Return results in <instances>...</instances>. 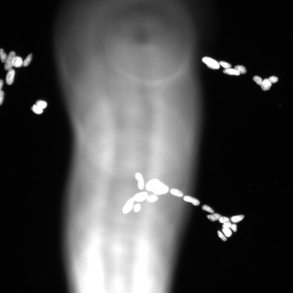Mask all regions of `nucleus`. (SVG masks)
Masks as SVG:
<instances>
[{
  "label": "nucleus",
  "instance_id": "nucleus-1",
  "mask_svg": "<svg viewBox=\"0 0 293 293\" xmlns=\"http://www.w3.org/2000/svg\"><path fill=\"white\" fill-rule=\"evenodd\" d=\"M146 188L147 191H153L156 195L166 194L169 190L167 186L156 179L149 181L146 184Z\"/></svg>",
  "mask_w": 293,
  "mask_h": 293
},
{
  "label": "nucleus",
  "instance_id": "nucleus-2",
  "mask_svg": "<svg viewBox=\"0 0 293 293\" xmlns=\"http://www.w3.org/2000/svg\"><path fill=\"white\" fill-rule=\"evenodd\" d=\"M202 61L210 68L217 69L220 68V64L219 63L210 57H204L202 59Z\"/></svg>",
  "mask_w": 293,
  "mask_h": 293
},
{
  "label": "nucleus",
  "instance_id": "nucleus-3",
  "mask_svg": "<svg viewBox=\"0 0 293 293\" xmlns=\"http://www.w3.org/2000/svg\"><path fill=\"white\" fill-rule=\"evenodd\" d=\"M16 56V53L14 51H11L8 55L5 62V70L9 71L12 69V61L13 58Z\"/></svg>",
  "mask_w": 293,
  "mask_h": 293
},
{
  "label": "nucleus",
  "instance_id": "nucleus-4",
  "mask_svg": "<svg viewBox=\"0 0 293 293\" xmlns=\"http://www.w3.org/2000/svg\"><path fill=\"white\" fill-rule=\"evenodd\" d=\"M8 71L6 78V81L8 85H10L13 83L14 81L15 71L13 69H11Z\"/></svg>",
  "mask_w": 293,
  "mask_h": 293
},
{
  "label": "nucleus",
  "instance_id": "nucleus-5",
  "mask_svg": "<svg viewBox=\"0 0 293 293\" xmlns=\"http://www.w3.org/2000/svg\"><path fill=\"white\" fill-rule=\"evenodd\" d=\"M134 200L133 198H130L127 201L123 207L122 211L124 214H127L133 208Z\"/></svg>",
  "mask_w": 293,
  "mask_h": 293
},
{
  "label": "nucleus",
  "instance_id": "nucleus-6",
  "mask_svg": "<svg viewBox=\"0 0 293 293\" xmlns=\"http://www.w3.org/2000/svg\"><path fill=\"white\" fill-rule=\"evenodd\" d=\"M148 195V194L146 192H140L135 195L133 198L135 202H141L147 198Z\"/></svg>",
  "mask_w": 293,
  "mask_h": 293
},
{
  "label": "nucleus",
  "instance_id": "nucleus-7",
  "mask_svg": "<svg viewBox=\"0 0 293 293\" xmlns=\"http://www.w3.org/2000/svg\"><path fill=\"white\" fill-rule=\"evenodd\" d=\"M24 61L19 56H15L12 61V66L16 68H19L23 66Z\"/></svg>",
  "mask_w": 293,
  "mask_h": 293
},
{
  "label": "nucleus",
  "instance_id": "nucleus-8",
  "mask_svg": "<svg viewBox=\"0 0 293 293\" xmlns=\"http://www.w3.org/2000/svg\"><path fill=\"white\" fill-rule=\"evenodd\" d=\"M135 179L138 182V187L140 190H142L144 188V183L142 175L139 173H136L135 175Z\"/></svg>",
  "mask_w": 293,
  "mask_h": 293
},
{
  "label": "nucleus",
  "instance_id": "nucleus-9",
  "mask_svg": "<svg viewBox=\"0 0 293 293\" xmlns=\"http://www.w3.org/2000/svg\"><path fill=\"white\" fill-rule=\"evenodd\" d=\"M260 86L263 91H267L269 90L270 88L272 86V84L269 82V79L266 78L262 81Z\"/></svg>",
  "mask_w": 293,
  "mask_h": 293
},
{
  "label": "nucleus",
  "instance_id": "nucleus-10",
  "mask_svg": "<svg viewBox=\"0 0 293 293\" xmlns=\"http://www.w3.org/2000/svg\"><path fill=\"white\" fill-rule=\"evenodd\" d=\"M183 200L185 202L192 203L195 206H198L200 205V202L197 199L189 196H185L184 197Z\"/></svg>",
  "mask_w": 293,
  "mask_h": 293
},
{
  "label": "nucleus",
  "instance_id": "nucleus-11",
  "mask_svg": "<svg viewBox=\"0 0 293 293\" xmlns=\"http://www.w3.org/2000/svg\"><path fill=\"white\" fill-rule=\"evenodd\" d=\"M224 73L229 75H235L238 76L240 75V72L237 71L235 69H231V68L226 69L223 71Z\"/></svg>",
  "mask_w": 293,
  "mask_h": 293
},
{
  "label": "nucleus",
  "instance_id": "nucleus-12",
  "mask_svg": "<svg viewBox=\"0 0 293 293\" xmlns=\"http://www.w3.org/2000/svg\"><path fill=\"white\" fill-rule=\"evenodd\" d=\"M207 217L210 221H214L219 220L222 216L219 214L215 213L212 215H208L207 216Z\"/></svg>",
  "mask_w": 293,
  "mask_h": 293
},
{
  "label": "nucleus",
  "instance_id": "nucleus-13",
  "mask_svg": "<svg viewBox=\"0 0 293 293\" xmlns=\"http://www.w3.org/2000/svg\"><path fill=\"white\" fill-rule=\"evenodd\" d=\"M170 192L172 194L176 197H181L183 196V193L177 189H172L170 190Z\"/></svg>",
  "mask_w": 293,
  "mask_h": 293
},
{
  "label": "nucleus",
  "instance_id": "nucleus-14",
  "mask_svg": "<svg viewBox=\"0 0 293 293\" xmlns=\"http://www.w3.org/2000/svg\"><path fill=\"white\" fill-rule=\"evenodd\" d=\"M244 216L243 215H239L233 216L231 219V221L234 223L239 222L244 219Z\"/></svg>",
  "mask_w": 293,
  "mask_h": 293
},
{
  "label": "nucleus",
  "instance_id": "nucleus-15",
  "mask_svg": "<svg viewBox=\"0 0 293 293\" xmlns=\"http://www.w3.org/2000/svg\"><path fill=\"white\" fill-rule=\"evenodd\" d=\"M32 109L34 113L37 114H41L43 112V109L39 108L36 104L33 105L32 107Z\"/></svg>",
  "mask_w": 293,
  "mask_h": 293
},
{
  "label": "nucleus",
  "instance_id": "nucleus-16",
  "mask_svg": "<svg viewBox=\"0 0 293 293\" xmlns=\"http://www.w3.org/2000/svg\"><path fill=\"white\" fill-rule=\"evenodd\" d=\"M32 54L30 53L28 55L24 61L23 66L27 67L28 66L31 62L32 59Z\"/></svg>",
  "mask_w": 293,
  "mask_h": 293
},
{
  "label": "nucleus",
  "instance_id": "nucleus-17",
  "mask_svg": "<svg viewBox=\"0 0 293 293\" xmlns=\"http://www.w3.org/2000/svg\"><path fill=\"white\" fill-rule=\"evenodd\" d=\"M235 69L240 73V74H245L246 72L245 68L244 66H237L235 67Z\"/></svg>",
  "mask_w": 293,
  "mask_h": 293
},
{
  "label": "nucleus",
  "instance_id": "nucleus-18",
  "mask_svg": "<svg viewBox=\"0 0 293 293\" xmlns=\"http://www.w3.org/2000/svg\"><path fill=\"white\" fill-rule=\"evenodd\" d=\"M0 55L1 62L3 63H5L7 58V56L6 53L4 51L3 49H1L0 51Z\"/></svg>",
  "mask_w": 293,
  "mask_h": 293
},
{
  "label": "nucleus",
  "instance_id": "nucleus-19",
  "mask_svg": "<svg viewBox=\"0 0 293 293\" xmlns=\"http://www.w3.org/2000/svg\"><path fill=\"white\" fill-rule=\"evenodd\" d=\"M36 105L38 106L42 109L45 108L47 107V104L46 102L45 101H38L36 102Z\"/></svg>",
  "mask_w": 293,
  "mask_h": 293
},
{
  "label": "nucleus",
  "instance_id": "nucleus-20",
  "mask_svg": "<svg viewBox=\"0 0 293 293\" xmlns=\"http://www.w3.org/2000/svg\"><path fill=\"white\" fill-rule=\"evenodd\" d=\"M158 197L155 195H153L147 197V200L150 202H153L157 200Z\"/></svg>",
  "mask_w": 293,
  "mask_h": 293
},
{
  "label": "nucleus",
  "instance_id": "nucleus-21",
  "mask_svg": "<svg viewBox=\"0 0 293 293\" xmlns=\"http://www.w3.org/2000/svg\"><path fill=\"white\" fill-rule=\"evenodd\" d=\"M202 209L205 211H207L211 213H213L214 212V211L209 206L206 205H204L202 207Z\"/></svg>",
  "mask_w": 293,
  "mask_h": 293
},
{
  "label": "nucleus",
  "instance_id": "nucleus-22",
  "mask_svg": "<svg viewBox=\"0 0 293 293\" xmlns=\"http://www.w3.org/2000/svg\"><path fill=\"white\" fill-rule=\"evenodd\" d=\"M219 64L221 65L224 68L226 69L231 68V66L230 64L226 62H223V61L220 62H219Z\"/></svg>",
  "mask_w": 293,
  "mask_h": 293
},
{
  "label": "nucleus",
  "instance_id": "nucleus-23",
  "mask_svg": "<svg viewBox=\"0 0 293 293\" xmlns=\"http://www.w3.org/2000/svg\"><path fill=\"white\" fill-rule=\"evenodd\" d=\"M254 81L256 82L257 85H260L262 83V78L259 76H255L253 78Z\"/></svg>",
  "mask_w": 293,
  "mask_h": 293
},
{
  "label": "nucleus",
  "instance_id": "nucleus-24",
  "mask_svg": "<svg viewBox=\"0 0 293 293\" xmlns=\"http://www.w3.org/2000/svg\"><path fill=\"white\" fill-rule=\"evenodd\" d=\"M222 231L225 233L226 236L227 237L231 236L232 235L231 232L229 228H223Z\"/></svg>",
  "mask_w": 293,
  "mask_h": 293
},
{
  "label": "nucleus",
  "instance_id": "nucleus-25",
  "mask_svg": "<svg viewBox=\"0 0 293 293\" xmlns=\"http://www.w3.org/2000/svg\"><path fill=\"white\" fill-rule=\"evenodd\" d=\"M269 80L271 83H275L278 81V79L276 77L272 76L269 78Z\"/></svg>",
  "mask_w": 293,
  "mask_h": 293
},
{
  "label": "nucleus",
  "instance_id": "nucleus-26",
  "mask_svg": "<svg viewBox=\"0 0 293 293\" xmlns=\"http://www.w3.org/2000/svg\"><path fill=\"white\" fill-rule=\"evenodd\" d=\"M217 233L218 236L222 240L224 241H226L227 240L226 238L221 231H218Z\"/></svg>",
  "mask_w": 293,
  "mask_h": 293
},
{
  "label": "nucleus",
  "instance_id": "nucleus-27",
  "mask_svg": "<svg viewBox=\"0 0 293 293\" xmlns=\"http://www.w3.org/2000/svg\"><path fill=\"white\" fill-rule=\"evenodd\" d=\"M4 95V92L1 90H0V104L1 105L3 102Z\"/></svg>",
  "mask_w": 293,
  "mask_h": 293
},
{
  "label": "nucleus",
  "instance_id": "nucleus-28",
  "mask_svg": "<svg viewBox=\"0 0 293 293\" xmlns=\"http://www.w3.org/2000/svg\"><path fill=\"white\" fill-rule=\"evenodd\" d=\"M231 224L229 221L224 223L223 227L224 228H229L230 227Z\"/></svg>",
  "mask_w": 293,
  "mask_h": 293
},
{
  "label": "nucleus",
  "instance_id": "nucleus-29",
  "mask_svg": "<svg viewBox=\"0 0 293 293\" xmlns=\"http://www.w3.org/2000/svg\"><path fill=\"white\" fill-rule=\"evenodd\" d=\"M219 221L220 223H224L226 222L229 221V218L225 217H221L219 219Z\"/></svg>",
  "mask_w": 293,
  "mask_h": 293
},
{
  "label": "nucleus",
  "instance_id": "nucleus-30",
  "mask_svg": "<svg viewBox=\"0 0 293 293\" xmlns=\"http://www.w3.org/2000/svg\"><path fill=\"white\" fill-rule=\"evenodd\" d=\"M140 204H136L134 207V211L136 212H138L140 210Z\"/></svg>",
  "mask_w": 293,
  "mask_h": 293
},
{
  "label": "nucleus",
  "instance_id": "nucleus-31",
  "mask_svg": "<svg viewBox=\"0 0 293 293\" xmlns=\"http://www.w3.org/2000/svg\"><path fill=\"white\" fill-rule=\"evenodd\" d=\"M230 228L232 229L233 231L236 232L237 230V226L235 224H231V226Z\"/></svg>",
  "mask_w": 293,
  "mask_h": 293
},
{
  "label": "nucleus",
  "instance_id": "nucleus-32",
  "mask_svg": "<svg viewBox=\"0 0 293 293\" xmlns=\"http://www.w3.org/2000/svg\"><path fill=\"white\" fill-rule=\"evenodd\" d=\"M3 80H1L0 81V90H1L2 88L3 87Z\"/></svg>",
  "mask_w": 293,
  "mask_h": 293
}]
</instances>
